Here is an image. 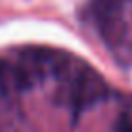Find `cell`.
Returning a JSON list of instances; mask_svg holds the SVG:
<instances>
[{
  "label": "cell",
  "instance_id": "6da1fadb",
  "mask_svg": "<svg viewBox=\"0 0 132 132\" xmlns=\"http://www.w3.org/2000/svg\"><path fill=\"white\" fill-rule=\"evenodd\" d=\"M54 82L57 86L56 98L61 100L75 117L96 103L103 102L107 96L105 80L92 67L73 60L71 56Z\"/></svg>",
  "mask_w": 132,
  "mask_h": 132
},
{
  "label": "cell",
  "instance_id": "7a4b0ae2",
  "mask_svg": "<svg viewBox=\"0 0 132 132\" xmlns=\"http://www.w3.org/2000/svg\"><path fill=\"white\" fill-rule=\"evenodd\" d=\"M113 132H132V117L128 113H121L113 125Z\"/></svg>",
  "mask_w": 132,
  "mask_h": 132
}]
</instances>
